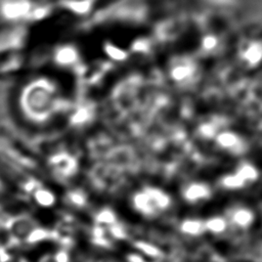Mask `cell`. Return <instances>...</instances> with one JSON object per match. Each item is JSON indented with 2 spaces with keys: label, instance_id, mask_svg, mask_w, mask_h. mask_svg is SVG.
<instances>
[{
  "label": "cell",
  "instance_id": "cell-1",
  "mask_svg": "<svg viewBox=\"0 0 262 262\" xmlns=\"http://www.w3.org/2000/svg\"><path fill=\"white\" fill-rule=\"evenodd\" d=\"M132 210L139 216L152 219L161 216L172 205L171 195L156 185H143L130 196Z\"/></svg>",
  "mask_w": 262,
  "mask_h": 262
},
{
  "label": "cell",
  "instance_id": "cell-2",
  "mask_svg": "<svg viewBox=\"0 0 262 262\" xmlns=\"http://www.w3.org/2000/svg\"><path fill=\"white\" fill-rule=\"evenodd\" d=\"M226 218L230 225L239 229H247L255 222V213L245 206H236L230 210Z\"/></svg>",
  "mask_w": 262,
  "mask_h": 262
},
{
  "label": "cell",
  "instance_id": "cell-3",
  "mask_svg": "<svg viewBox=\"0 0 262 262\" xmlns=\"http://www.w3.org/2000/svg\"><path fill=\"white\" fill-rule=\"evenodd\" d=\"M182 195L190 204H200L211 198L212 190L208 184L195 181L188 183L184 187Z\"/></svg>",
  "mask_w": 262,
  "mask_h": 262
},
{
  "label": "cell",
  "instance_id": "cell-4",
  "mask_svg": "<svg viewBox=\"0 0 262 262\" xmlns=\"http://www.w3.org/2000/svg\"><path fill=\"white\" fill-rule=\"evenodd\" d=\"M239 56L246 63L254 66L262 58V43L258 41H248L241 46Z\"/></svg>",
  "mask_w": 262,
  "mask_h": 262
},
{
  "label": "cell",
  "instance_id": "cell-5",
  "mask_svg": "<svg viewBox=\"0 0 262 262\" xmlns=\"http://www.w3.org/2000/svg\"><path fill=\"white\" fill-rule=\"evenodd\" d=\"M217 142L220 147L227 150H238L242 147L241 138L232 132H223L218 134Z\"/></svg>",
  "mask_w": 262,
  "mask_h": 262
},
{
  "label": "cell",
  "instance_id": "cell-6",
  "mask_svg": "<svg viewBox=\"0 0 262 262\" xmlns=\"http://www.w3.org/2000/svg\"><path fill=\"white\" fill-rule=\"evenodd\" d=\"M206 223V230L210 231L212 233H221L224 232L227 228V225L229 224L226 217L222 216H214L207 220H205Z\"/></svg>",
  "mask_w": 262,
  "mask_h": 262
},
{
  "label": "cell",
  "instance_id": "cell-7",
  "mask_svg": "<svg viewBox=\"0 0 262 262\" xmlns=\"http://www.w3.org/2000/svg\"><path fill=\"white\" fill-rule=\"evenodd\" d=\"M235 173L238 175V177L242 179V181L245 183V185H248L249 183L254 182L258 178V171L251 164L241 165L236 169Z\"/></svg>",
  "mask_w": 262,
  "mask_h": 262
},
{
  "label": "cell",
  "instance_id": "cell-8",
  "mask_svg": "<svg viewBox=\"0 0 262 262\" xmlns=\"http://www.w3.org/2000/svg\"><path fill=\"white\" fill-rule=\"evenodd\" d=\"M182 229L188 233L193 235H200L206 230V223L204 220L200 219H189L183 222Z\"/></svg>",
  "mask_w": 262,
  "mask_h": 262
}]
</instances>
